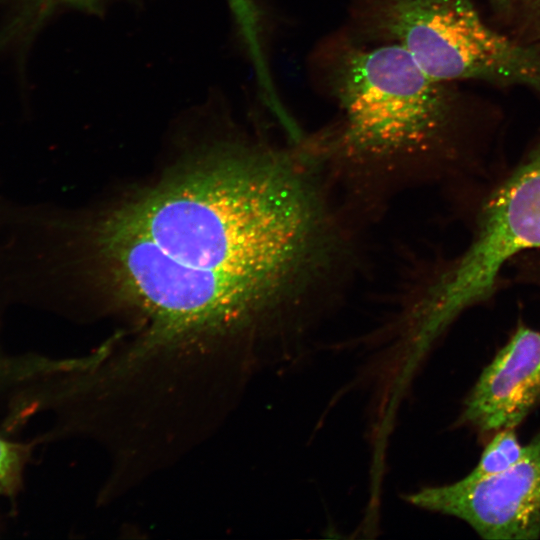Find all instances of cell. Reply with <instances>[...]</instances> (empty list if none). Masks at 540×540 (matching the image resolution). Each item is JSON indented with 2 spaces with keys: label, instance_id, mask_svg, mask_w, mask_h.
Returning <instances> with one entry per match:
<instances>
[{
  "label": "cell",
  "instance_id": "6da1fadb",
  "mask_svg": "<svg viewBox=\"0 0 540 540\" xmlns=\"http://www.w3.org/2000/svg\"><path fill=\"white\" fill-rule=\"evenodd\" d=\"M94 243L113 291L145 323L132 352L169 369L214 363L223 340L301 307L347 248L319 165L252 147L211 155L118 208Z\"/></svg>",
  "mask_w": 540,
  "mask_h": 540
},
{
  "label": "cell",
  "instance_id": "7a4b0ae2",
  "mask_svg": "<svg viewBox=\"0 0 540 540\" xmlns=\"http://www.w3.org/2000/svg\"><path fill=\"white\" fill-rule=\"evenodd\" d=\"M329 67L342 124L323 151L346 175L374 180L422 161L443 141L453 100L400 46L345 44Z\"/></svg>",
  "mask_w": 540,
  "mask_h": 540
},
{
  "label": "cell",
  "instance_id": "3957f363",
  "mask_svg": "<svg viewBox=\"0 0 540 540\" xmlns=\"http://www.w3.org/2000/svg\"><path fill=\"white\" fill-rule=\"evenodd\" d=\"M364 28L403 48L431 78L520 84L540 92V50L489 27L470 0H363Z\"/></svg>",
  "mask_w": 540,
  "mask_h": 540
},
{
  "label": "cell",
  "instance_id": "277c9868",
  "mask_svg": "<svg viewBox=\"0 0 540 540\" xmlns=\"http://www.w3.org/2000/svg\"><path fill=\"white\" fill-rule=\"evenodd\" d=\"M540 247V154L514 172L493 194L467 251L437 282L436 294L459 314L487 297L506 261Z\"/></svg>",
  "mask_w": 540,
  "mask_h": 540
},
{
  "label": "cell",
  "instance_id": "5b68a950",
  "mask_svg": "<svg viewBox=\"0 0 540 540\" xmlns=\"http://www.w3.org/2000/svg\"><path fill=\"white\" fill-rule=\"evenodd\" d=\"M410 504L456 517L485 539L540 537V432L520 461L476 481L425 487L406 495Z\"/></svg>",
  "mask_w": 540,
  "mask_h": 540
},
{
  "label": "cell",
  "instance_id": "8992f818",
  "mask_svg": "<svg viewBox=\"0 0 540 540\" xmlns=\"http://www.w3.org/2000/svg\"><path fill=\"white\" fill-rule=\"evenodd\" d=\"M540 404V331L519 326L469 392L459 422L482 432L516 428Z\"/></svg>",
  "mask_w": 540,
  "mask_h": 540
},
{
  "label": "cell",
  "instance_id": "52a82bcc",
  "mask_svg": "<svg viewBox=\"0 0 540 540\" xmlns=\"http://www.w3.org/2000/svg\"><path fill=\"white\" fill-rule=\"evenodd\" d=\"M483 450L477 465L462 479L476 481L501 473L522 459L527 444H522L515 428H505L495 432Z\"/></svg>",
  "mask_w": 540,
  "mask_h": 540
},
{
  "label": "cell",
  "instance_id": "ba28073f",
  "mask_svg": "<svg viewBox=\"0 0 540 540\" xmlns=\"http://www.w3.org/2000/svg\"><path fill=\"white\" fill-rule=\"evenodd\" d=\"M20 455L17 448L0 438V487L10 488L17 479Z\"/></svg>",
  "mask_w": 540,
  "mask_h": 540
},
{
  "label": "cell",
  "instance_id": "9c48e42d",
  "mask_svg": "<svg viewBox=\"0 0 540 540\" xmlns=\"http://www.w3.org/2000/svg\"><path fill=\"white\" fill-rule=\"evenodd\" d=\"M490 1L496 9L502 12H506L512 4V0H490Z\"/></svg>",
  "mask_w": 540,
  "mask_h": 540
},
{
  "label": "cell",
  "instance_id": "30bf717a",
  "mask_svg": "<svg viewBox=\"0 0 540 540\" xmlns=\"http://www.w3.org/2000/svg\"><path fill=\"white\" fill-rule=\"evenodd\" d=\"M528 5L532 10L540 11V0H528Z\"/></svg>",
  "mask_w": 540,
  "mask_h": 540
},
{
  "label": "cell",
  "instance_id": "8fae6325",
  "mask_svg": "<svg viewBox=\"0 0 540 540\" xmlns=\"http://www.w3.org/2000/svg\"><path fill=\"white\" fill-rule=\"evenodd\" d=\"M0 489H1V487H0Z\"/></svg>",
  "mask_w": 540,
  "mask_h": 540
}]
</instances>
